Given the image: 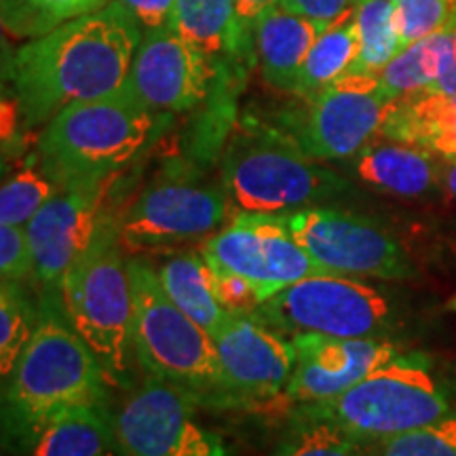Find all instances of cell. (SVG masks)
<instances>
[{
    "label": "cell",
    "mask_w": 456,
    "mask_h": 456,
    "mask_svg": "<svg viewBox=\"0 0 456 456\" xmlns=\"http://www.w3.org/2000/svg\"><path fill=\"white\" fill-rule=\"evenodd\" d=\"M218 74L178 28L148 32L135 51L125 89L146 110L167 118L199 106Z\"/></svg>",
    "instance_id": "5bb4252c"
},
{
    "label": "cell",
    "mask_w": 456,
    "mask_h": 456,
    "mask_svg": "<svg viewBox=\"0 0 456 456\" xmlns=\"http://www.w3.org/2000/svg\"><path fill=\"white\" fill-rule=\"evenodd\" d=\"M359 53V37L355 24V9L338 21L330 24L326 30L319 34L313 45L309 55H306L305 66H302L298 87L296 94L298 98H311L317 91L328 87L336 78L345 77L351 72Z\"/></svg>",
    "instance_id": "d4e9b609"
},
{
    "label": "cell",
    "mask_w": 456,
    "mask_h": 456,
    "mask_svg": "<svg viewBox=\"0 0 456 456\" xmlns=\"http://www.w3.org/2000/svg\"><path fill=\"white\" fill-rule=\"evenodd\" d=\"M175 28L218 77L231 78L256 55L254 41L239 26L235 0H175Z\"/></svg>",
    "instance_id": "ac0fdd59"
},
{
    "label": "cell",
    "mask_w": 456,
    "mask_h": 456,
    "mask_svg": "<svg viewBox=\"0 0 456 456\" xmlns=\"http://www.w3.org/2000/svg\"><path fill=\"white\" fill-rule=\"evenodd\" d=\"M275 7H279V0H235L237 20L245 37L254 41L256 24Z\"/></svg>",
    "instance_id": "8d00e7d4"
},
{
    "label": "cell",
    "mask_w": 456,
    "mask_h": 456,
    "mask_svg": "<svg viewBox=\"0 0 456 456\" xmlns=\"http://www.w3.org/2000/svg\"><path fill=\"white\" fill-rule=\"evenodd\" d=\"M395 102L379 74L346 72L283 114L279 131L315 161H345L380 134Z\"/></svg>",
    "instance_id": "30bf717a"
},
{
    "label": "cell",
    "mask_w": 456,
    "mask_h": 456,
    "mask_svg": "<svg viewBox=\"0 0 456 456\" xmlns=\"http://www.w3.org/2000/svg\"><path fill=\"white\" fill-rule=\"evenodd\" d=\"M450 412V395L425 353H399L338 397L305 403L292 416L338 427L372 444L436 423Z\"/></svg>",
    "instance_id": "8992f818"
},
{
    "label": "cell",
    "mask_w": 456,
    "mask_h": 456,
    "mask_svg": "<svg viewBox=\"0 0 456 456\" xmlns=\"http://www.w3.org/2000/svg\"><path fill=\"white\" fill-rule=\"evenodd\" d=\"M281 218L306 254L332 275L387 281L416 277L397 239L366 216L317 205L281 214Z\"/></svg>",
    "instance_id": "8fae6325"
},
{
    "label": "cell",
    "mask_w": 456,
    "mask_h": 456,
    "mask_svg": "<svg viewBox=\"0 0 456 456\" xmlns=\"http://www.w3.org/2000/svg\"><path fill=\"white\" fill-rule=\"evenodd\" d=\"M222 370L241 408L281 403L296 368L294 342L252 315H232L212 334Z\"/></svg>",
    "instance_id": "2e32d148"
},
{
    "label": "cell",
    "mask_w": 456,
    "mask_h": 456,
    "mask_svg": "<svg viewBox=\"0 0 456 456\" xmlns=\"http://www.w3.org/2000/svg\"><path fill=\"white\" fill-rule=\"evenodd\" d=\"M222 186L239 212L281 216L349 192V182L273 127L239 131L222 155Z\"/></svg>",
    "instance_id": "52a82bcc"
},
{
    "label": "cell",
    "mask_w": 456,
    "mask_h": 456,
    "mask_svg": "<svg viewBox=\"0 0 456 456\" xmlns=\"http://www.w3.org/2000/svg\"><path fill=\"white\" fill-rule=\"evenodd\" d=\"M328 26L281 7L269 11L254 28V51L265 81L285 94H296L306 55Z\"/></svg>",
    "instance_id": "d6986e66"
},
{
    "label": "cell",
    "mask_w": 456,
    "mask_h": 456,
    "mask_svg": "<svg viewBox=\"0 0 456 456\" xmlns=\"http://www.w3.org/2000/svg\"><path fill=\"white\" fill-rule=\"evenodd\" d=\"M38 306L28 298L24 285L3 281L0 285V372L3 379L13 372L17 359L26 349L37 326Z\"/></svg>",
    "instance_id": "f546056e"
},
{
    "label": "cell",
    "mask_w": 456,
    "mask_h": 456,
    "mask_svg": "<svg viewBox=\"0 0 456 456\" xmlns=\"http://www.w3.org/2000/svg\"><path fill=\"white\" fill-rule=\"evenodd\" d=\"M456 17V0H395L393 26L402 49L440 32Z\"/></svg>",
    "instance_id": "1f68e13d"
},
{
    "label": "cell",
    "mask_w": 456,
    "mask_h": 456,
    "mask_svg": "<svg viewBox=\"0 0 456 456\" xmlns=\"http://www.w3.org/2000/svg\"><path fill=\"white\" fill-rule=\"evenodd\" d=\"M74 330L98 357L114 389H131L134 376V289L118 218L110 212L60 285Z\"/></svg>",
    "instance_id": "277c9868"
},
{
    "label": "cell",
    "mask_w": 456,
    "mask_h": 456,
    "mask_svg": "<svg viewBox=\"0 0 456 456\" xmlns=\"http://www.w3.org/2000/svg\"><path fill=\"white\" fill-rule=\"evenodd\" d=\"M359 0H279V7L306 20L334 24L340 17L351 13Z\"/></svg>",
    "instance_id": "d590c367"
},
{
    "label": "cell",
    "mask_w": 456,
    "mask_h": 456,
    "mask_svg": "<svg viewBox=\"0 0 456 456\" xmlns=\"http://www.w3.org/2000/svg\"><path fill=\"white\" fill-rule=\"evenodd\" d=\"M370 456H456V412L436 423L366 444Z\"/></svg>",
    "instance_id": "4dcf8cb0"
},
{
    "label": "cell",
    "mask_w": 456,
    "mask_h": 456,
    "mask_svg": "<svg viewBox=\"0 0 456 456\" xmlns=\"http://www.w3.org/2000/svg\"><path fill=\"white\" fill-rule=\"evenodd\" d=\"M34 456H123L108 406H81L57 414L32 442Z\"/></svg>",
    "instance_id": "7402d4cb"
},
{
    "label": "cell",
    "mask_w": 456,
    "mask_h": 456,
    "mask_svg": "<svg viewBox=\"0 0 456 456\" xmlns=\"http://www.w3.org/2000/svg\"><path fill=\"white\" fill-rule=\"evenodd\" d=\"M106 180L72 182L61 186L37 216L28 222L26 231L34 256V281L55 289L68 269L81 258L104 218Z\"/></svg>",
    "instance_id": "9a60e30c"
},
{
    "label": "cell",
    "mask_w": 456,
    "mask_h": 456,
    "mask_svg": "<svg viewBox=\"0 0 456 456\" xmlns=\"http://www.w3.org/2000/svg\"><path fill=\"white\" fill-rule=\"evenodd\" d=\"M110 0H0L4 34L34 41L78 17L104 9Z\"/></svg>",
    "instance_id": "484cf974"
},
{
    "label": "cell",
    "mask_w": 456,
    "mask_h": 456,
    "mask_svg": "<svg viewBox=\"0 0 456 456\" xmlns=\"http://www.w3.org/2000/svg\"><path fill=\"white\" fill-rule=\"evenodd\" d=\"M454 45L450 24L431 37L402 49L379 74L380 83L393 100L429 91L450 70Z\"/></svg>",
    "instance_id": "cb8c5ba5"
},
{
    "label": "cell",
    "mask_w": 456,
    "mask_h": 456,
    "mask_svg": "<svg viewBox=\"0 0 456 456\" xmlns=\"http://www.w3.org/2000/svg\"><path fill=\"white\" fill-rule=\"evenodd\" d=\"M135 17L142 32L175 28V0H118Z\"/></svg>",
    "instance_id": "e575fe53"
},
{
    "label": "cell",
    "mask_w": 456,
    "mask_h": 456,
    "mask_svg": "<svg viewBox=\"0 0 456 456\" xmlns=\"http://www.w3.org/2000/svg\"><path fill=\"white\" fill-rule=\"evenodd\" d=\"M380 135L431 155L456 159V95L420 91L399 98L387 114Z\"/></svg>",
    "instance_id": "ffe728a7"
},
{
    "label": "cell",
    "mask_w": 456,
    "mask_h": 456,
    "mask_svg": "<svg viewBox=\"0 0 456 456\" xmlns=\"http://www.w3.org/2000/svg\"><path fill=\"white\" fill-rule=\"evenodd\" d=\"M448 306H450V309H452V311H456V296H454V298H452V300H450V302H448Z\"/></svg>",
    "instance_id": "ab89813d"
},
{
    "label": "cell",
    "mask_w": 456,
    "mask_h": 456,
    "mask_svg": "<svg viewBox=\"0 0 456 456\" xmlns=\"http://www.w3.org/2000/svg\"><path fill=\"white\" fill-rule=\"evenodd\" d=\"M353 159L359 180L399 197L427 195L442 178L431 152L399 142H370Z\"/></svg>",
    "instance_id": "44dd1931"
},
{
    "label": "cell",
    "mask_w": 456,
    "mask_h": 456,
    "mask_svg": "<svg viewBox=\"0 0 456 456\" xmlns=\"http://www.w3.org/2000/svg\"><path fill=\"white\" fill-rule=\"evenodd\" d=\"M0 273L3 281L24 283L34 277V256L26 226H0Z\"/></svg>",
    "instance_id": "d6a6232c"
},
{
    "label": "cell",
    "mask_w": 456,
    "mask_h": 456,
    "mask_svg": "<svg viewBox=\"0 0 456 456\" xmlns=\"http://www.w3.org/2000/svg\"><path fill=\"white\" fill-rule=\"evenodd\" d=\"M127 266L134 289L135 363L151 379L186 391L201 408H241L212 334L169 300L157 269L146 260L129 258Z\"/></svg>",
    "instance_id": "3957f363"
},
{
    "label": "cell",
    "mask_w": 456,
    "mask_h": 456,
    "mask_svg": "<svg viewBox=\"0 0 456 456\" xmlns=\"http://www.w3.org/2000/svg\"><path fill=\"white\" fill-rule=\"evenodd\" d=\"M442 180L452 195L456 197V159H448V163L442 167Z\"/></svg>",
    "instance_id": "f35d334b"
},
{
    "label": "cell",
    "mask_w": 456,
    "mask_h": 456,
    "mask_svg": "<svg viewBox=\"0 0 456 456\" xmlns=\"http://www.w3.org/2000/svg\"><path fill=\"white\" fill-rule=\"evenodd\" d=\"M201 254L212 269L252 281L265 300L300 279L328 273L296 241L281 216L271 214L239 212L203 241Z\"/></svg>",
    "instance_id": "4fadbf2b"
},
{
    "label": "cell",
    "mask_w": 456,
    "mask_h": 456,
    "mask_svg": "<svg viewBox=\"0 0 456 456\" xmlns=\"http://www.w3.org/2000/svg\"><path fill=\"white\" fill-rule=\"evenodd\" d=\"M60 188L61 186L38 163V157L30 159V163L4 180L3 191H0V222L28 226V222Z\"/></svg>",
    "instance_id": "83f0119b"
},
{
    "label": "cell",
    "mask_w": 456,
    "mask_h": 456,
    "mask_svg": "<svg viewBox=\"0 0 456 456\" xmlns=\"http://www.w3.org/2000/svg\"><path fill=\"white\" fill-rule=\"evenodd\" d=\"M165 294L192 322L214 334L228 317V311L216 298L212 288V269L201 249L171 254L157 269Z\"/></svg>",
    "instance_id": "603a6c76"
},
{
    "label": "cell",
    "mask_w": 456,
    "mask_h": 456,
    "mask_svg": "<svg viewBox=\"0 0 456 456\" xmlns=\"http://www.w3.org/2000/svg\"><path fill=\"white\" fill-rule=\"evenodd\" d=\"M271 456H370L366 444L353 440L338 427L292 416L288 431Z\"/></svg>",
    "instance_id": "f1b7e54d"
},
{
    "label": "cell",
    "mask_w": 456,
    "mask_h": 456,
    "mask_svg": "<svg viewBox=\"0 0 456 456\" xmlns=\"http://www.w3.org/2000/svg\"><path fill=\"white\" fill-rule=\"evenodd\" d=\"M159 117L127 89L77 102L43 127L37 157L60 186L106 180L129 165L157 134Z\"/></svg>",
    "instance_id": "5b68a950"
},
{
    "label": "cell",
    "mask_w": 456,
    "mask_h": 456,
    "mask_svg": "<svg viewBox=\"0 0 456 456\" xmlns=\"http://www.w3.org/2000/svg\"><path fill=\"white\" fill-rule=\"evenodd\" d=\"M4 385V429L32 446L38 431L66 410L108 406L110 380L74 330L64 302L47 289L37 326Z\"/></svg>",
    "instance_id": "7a4b0ae2"
},
{
    "label": "cell",
    "mask_w": 456,
    "mask_h": 456,
    "mask_svg": "<svg viewBox=\"0 0 456 456\" xmlns=\"http://www.w3.org/2000/svg\"><path fill=\"white\" fill-rule=\"evenodd\" d=\"M252 317L277 332L376 338L393 323L383 289L345 275H311L273 294Z\"/></svg>",
    "instance_id": "9c48e42d"
},
{
    "label": "cell",
    "mask_w": 456,
    "mask_h": 456,
    "mask_svg": "<svg viewBox=\"0 0 456 456\" xmlns=\"http://www.w3.org/2000/svg\"><path fill=\"white\" fill-rule=\"evenodd\" d=\"M228 203L222 182L216 184L184 167L167 169L118 218L125 252H167L208 241L224 228Z\"/></svg>",
    "instance_id": "ba28073f"
},
{
    "label": "cell",
    "mask_w": 456,
    "mask_h": 456,
    "mask_svg": "<svg viewBox=\"0 0 456 456\" xmlns=\"http://www.w3.org/2000/svg\"><path fill=\"white\" fill-rule=\"evenodd\" d=\"M199 402L146 376L112 412L123 456H228L218 433L199 420Z\"/></svg>",
    "instance_id": "7c38bea8"
},
{
    "label": "cell",
    "mask_w": 456,
    "mask_h": 456,
    "mask_svg": "<svg viewBox=\"0 0 456 456\" xmlns=\"http://www.w3.org/2000/svg\"><path fill=\"white\" fill-rule=\"evenodd\" d=\"M450 30H452V45H454V61L450 66V70L444 74V77L437 81L429 91H436V94H446V95H456V17L450 21Z\"/></svg>",
    "instance_id": "74e56055"
},
{
    "label": "cell",
    "mask_w": 456,
    "mask_h": 456,
    "mask_svg": "<svg viewBox=\"0 0 456 456\" xmlns=\"http://www.w3.org/2000/svg\"><path fill=\"white\" fill-rule=\"evenodd\" d=\"M212 288L224 311L232 313V315H252L265 302L260 289L248 279L235 275V273L212 269Z\"/></svg>",
    "instance_id": "836d02e7"
},
{
    "label": "cell",
    "mask_w": 456,
    "mask_h": 456,
    "mask_svg": "<svg viewBox=\"0 0 456 456\" xmlns=\"http://www.w3.org/2000/svg\"><path fill=\"white\" fill-rule=\"evenodd\" d=\"M292 342L296 368L281 403L294 408L342 395L372 370L402 353L397 345L379 338H338L305 332L294 334Z\"/></svg>",
    "instance_id": "e0dca14e"
},
{
    "label": "cell",
    "mask_w": 456,
    "mask_h": 456,
    "mask_svg": "<svg viewBox=\"0 0 456 456\" xmlns=\"http://www.w3.org/2000/svg\"><path fill=\"white\" fill-rule=\"evenodd\" d=\"M393 9L395 0H359L355 4L359 53L351 72L380 74L402 51L393 26Z\"/></svg>",
    "instance_id": "4316f807"
},
{
    "label": "cell",
    "mask_w": 456,
    "mask_h": 456,
    "mask_svg": "<svg viewBox=\"0 0 456 456\" xmlns=\"http://www.w3.org/2000/svg\"><path fill=\"white\" fill-rule=\"evenodd\" d=\"M144 32L118 0L83 15L11 57L9 78L26 127L47 125L77 102L123 91Z\"/></svg>",
    "instance_id": "6da1fadb"
}]
</instances>
